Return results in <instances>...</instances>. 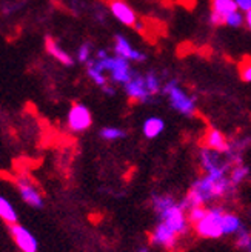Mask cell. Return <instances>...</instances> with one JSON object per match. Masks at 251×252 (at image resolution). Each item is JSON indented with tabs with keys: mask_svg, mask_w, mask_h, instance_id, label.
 <instances>
[{
	"mask_svg": "<svg viewBox=\"0 0 251 252\" xmlns=\"http://www.w3.org/2000/svg\"><path fill=\"white\" fill-rule=\"evenodd\" d=\"M94 62L105 74L107 72L109 74L111 82L122 85V86L127 85L131 80L133 74L136 72L130 65V60L119 57V56H108L105 49H99Z\"/></svg>",
	"mask_w": 251,
	"mask_h": 252,
	"instance_id": "1",
	"label": "cell"
},
{
	"mask_svg": "<svg viewBox=\"0 0 251 252\" xmlns=\"http://www.w3.org/2000/svg\"><path fill=\"white\" fill-rule=\"evenodd\" d=\"M162 93L167 94L168 102L174 111H178L179 114L191 117L196 114V98L188 94L183 88L180 86L178 79H171L168 80L164 88H162Z\"/></svg>",
	"mask_w": 251,
	"mask_h": 252,
	"instance_id": "2",
	"label": "cell"
},
{
	"mask_svg": "<svg viewBox=\"0 0 251 252\" xmlns=\"http://www.w3.org/2000/svg\"><path fill=\"white\" fill-rule=\"evenodd\" d=\"M222 208H211L207 211V216L194 224L196 234L202 238H220L223 234L222 228V216H223Z\"/></svg>",
	"mask_w": 251,
	"mask_h": 252,
	"instance_id": "3",
	"label": "cell"
},
{
	"mask_svg": "<svg viewBox=\"0 0 251 252\" xmlns=\"http://www.w3.org/2000/svg\"><path fill=\"white\" fill-rule=\"evenodd\" d=\"M200 163L205 172L215 180L227 177V172L230 169V161H222L220 154L210 148H204L200 151Z\"/></svg>",
	"mask_w": 251,
	"mask_h": 252,
	"instance_id": "4",
	"label": "cell"
},
{
	"mask_svg": "<svg viewBox=\"0 0 251 252\" xmlns=\"http://www.w3.org/2000/svg\"><path fill=\"white\" fill-rule=\"evenodd\" d=\"M157 217L160 219V221H165L178 235H185L190 229V220H188V216L185 214V209L179 203L173 205Z\"/></svg>",
	"mask_w": 251,
	"mask_h": 252,
	"instance_id": "5",
	"label": "cell"
},
{
	"mask_svg": "<svg viewBox=\"0 0 251 252\" xmlns=\"http://www.w3.org/2000/svg\"><path fill=\"white\" fill-rule=\"evenodd\" d=\"M67 123L72 132H83L90 129L93 125V114L90 108L85 106L83 103H74L70 108Z\"/></svg>",
	"mask_w": 251,
	"mask_h": 252,
	"instance_id": "6",
	"label": "cell"
},
{
	"mask_svg": "<svg viewBox=\"0 0 251 252\" xmlns=\"http://www.w3.org/2000/svg\"><path fill=\"white\" fill-rule=\"evenodd\" d=\"M109 12L116 20H119L125 27H131L136 30H141L142 25L137 22L136 11L123 0H111L109 2Z\"/></svg>",
	"mask_w": 251,
	"mask_h": 252,
	"instance_id": "7",
	"label": "cell"
},
{
	"mask_svg": "<svg viewBox=\"0 0 251 252\" xmlns=\"http://www.w3.org/2000/svg\"><path fill=\"white\" fill-rule=\"evenodd\" d=\"M123 90H125V94H127L131 100H137V102H149V100L153 98L151 93L148 91V86H146V82H145V75H142L141 72H134L131 80L123 85Z\"/></svg>",
	"mask_w": 251,
	"mask_h": 252,
	"instance_id": "8",
	"label": "cell"
},
{
	"mask_svg": "<svg viewBox=\"0 0 251 252\" xmlns=\"http://www.w3.org/2000/svg\"><path fill=\"white\" fill-rule=\"evenodd\" d=\"M9 234L12 238H14L17 248L22 252H37L39 251V242H37V238L25 228V226H20L17 223L9 224Z\"/></svg>",
	"mask_w": 251,
	"mask_h": 252,
	"instance_id": "9",
	"label": "cell"
},
{
	"mask_svg": "<svg viewBox=\"0 0 251 252\" xmlns=\"http://www.w3.org/2000/svg\"><path fill=\"white\" fill-rule=\"evenodd\" d=\"M234 0H211V12H210V23L213 27H222L225 25V20L231 14L237 11Z\"/></svg>",
	"mask_w": 251,
	"mask_h": 252,
	"instance_id": "10",
	"label": "cell"
},
{
	"mask_svg": "<svg viewBox=\"0 0 251 252\" xmlns=\"http://www.w3.org/2000/svg\"><path fill=\"white\" fill-rule=\"evenodd\" d=\"M16 185H17L20 197H22V200L25 201V203L30 205L31 208H37V209L43 208V198H42L40 192L37 191V188L31 183V180L28 177L22 175V177L17 179Z\"/></svg>",
	"mask_w": 251,
	"mask_h": 252,
	"instance_id": "11",
	"label": "cell"
},
{
	"mask_svg": "<svg viewBox=\"0 0 251 252\" xmlns=\"http://www.w3.org/2000/svg\"><path fill=\"white\" fill-rule=\"evenodd\" d=\"M114 54L119 57H123L130 62H136L141 63L146 60V54H143L139 49H136L125 35L122 34H116L114 37Z\"/></svg>",
	"mask_w": 251,
	"mask_h": 252,
	"instance_id": "12",
	"label": "cell"
},
{
	"mask_svg": "<svg viewBox=\"0 0 251 252\" xmlns=\"http://www.w3.org/2000/svg\"><path fill=\"white\" fill-rule=\"evenodd\" d=\"M178 234H176L165 221H159L154 232L151 234V242L157 246H162L165 249H173L178 243Z\"/></svg>",
	"mask_w": 251,
	"mask_h": 252,
	"instance_id": "13",
	"label": "cell"
},
{
	"mask_svg": "<svg viewBox=\"0 0 251 252\" xmlns=\"http://www.w3.org/2000/svg\"><path fill=\"white\" fill-rule=\"evenodd\" d=\"M205 146L219 154H227L230 151V142L227 140V137L215 128L208 129V132L205 134Z\"/></svg>",
	"mask_w": 251,
	"mask_h": 252,
	"instance_id": "14",
	"label": "cell"
},
{
	"mask_svg": "<svg viewBox=\"0 0 251 252\" xmlns=\"http://www.w3.org/2000/svg\"><path fill=\"white\" fill-rule=\"evenodd\" d=\"M45 48H46V53L51 56V57H54L57 62H60L62 65H65V66H72L74 65L72 57L65 51L64 48L59 46V43L53 39V37L46 35V39H45Z\"/></svg>",
	"mask_w": 251,
	"mask_h": 252,
	"instance_id": "15",
	"label": "cell"
},
{
	"mask_svg": "<svg viewBox=\"0 0 251 252\" xmlns=\"http://www.w3.org/2000/svg\"><path fill=\"white\" fill-rule=\"evenodd\" d=\"M165 129V122L164 119L160 117H148L143 125H142V132L146 138H149V140H153V138H157L162 132H164Z\"/></svg>",
	"mask_w": 251,
	"mask_h": 252,
	"instance_id": "16",
	"label": "cell"
},
{
	"mask_svg": "<svg viewBox=\"0 0 251 252\" xmlns=\"http://www.w3.org/2000/svg\"><path fill=\"white\" fill-rule=\"evenodd\" d=\"M244 226L242 220L236 216L233 212H223L222 216V228H223V234L225 235H236L241 231V228Z\"/></svg>",
	"mask_w": 251,
	"mask_h": 252,
	"instance_id": "17",
	"label": "cell"
},
{
	"mask_svg": "<svg viewBox=\"0 0 251 252\" xmlns=\"http://www.w3.org/2000/svg\"><path fill=\"white\" fill-rule=\"evenodd\" d=\"M86 72H88V75H90V79H91L97 86L104 88L105 85H108V79H107L105 72L96 65V62H94V60H90V62L86 63Z\"/></svg>",
	"mask_w": 251,
	"mask_h": 252,
	"instance_id": "18",
	"label": "cell"
},
{
	"mask_svg": "<svg viewBox=\"0 0 251 252\" xmlns=\"http://www.w3.org/2000/svg\"><path fill=\"white\" fill-rule=\"evenodd\" d=\"M0 217H2L5 221H8L9 224L17 223V212H16L14 206H12L2 195H0Z\"/></svg>",
	"mask_w": 251,
	"mask_h": 252,
	"instance_id": "19",
	"label": "cell"
},
{
	"mask_svg": "<svg viewBox=\"0 0 251 252\" xmlns=\"http://www.w3.org/2000/svg\"><path fill=\"white\" fill-rule=\"evenodd\" d=\"M176 203H178V201H176L171 195H153V208L157 216H160L162 212L167 211L168 208H171Z\"/></svg>",
	"mask_w": 251,
	"mask_h": 252,
	"instance_id": "20",
	"label": "cell"
},
{
	"mask_svg": "<svg viewBox=\"0 0 251 252\" xmlns=\"http://www.w3.org/2000/svg\"><path fill=\"white\" fill-rule=\"evenodd\" d=\"M99 135L107 142H114V140H120V138L127 137V132L122 128H116V126H105V128L100 129Z\"/></svg>",
	"mask_w": 251,
	"mask_h": 252,
	"instance_id": "21",
	"label": "cell"
},
{
	"mask_svg": "<svg viewBox=\"0 0 251 252\" xmlns=\"http://www.w3.org/2000/svg\"><path fill=\"white\" fill-rule=\"evenodd\" d=\"M236 246L245 252H251V234L245 226H242L241 231L236 234Z\"/></svg>",
	"mask_w": 251,
	"mask_h": 252,
	"instance_id": "22",
	"label": "cell"
},
{
	"mask_svg": "<svg viewBox=\"0 0 251 252\" xmlns=\"http://www.w3.org/2000/svg\"><path fill=\"white\" fill-rule=\"evenodd\" d=\"M145 82H146V86H148V91L151 93L153 97L157 95L162 91V88H164V86H162L159 75L156 72H153V71H149V72L145 74Z\"/></svg>",
	"mask_w": 251,
	"mask_h": 252,
	"instance_id": "23",
	"label": "cell"
},
{
	"mask_svg": "<svg viewBox=\"0 0 251 252\" xmlns=\"http://www.w3.org/2000/svg\"><path fill=\"white\" fill-rule=\"evenodd\" d=\"M250 175V169L245 166V165H236L233 169H231V172H230V180H231V183L234 185V186H237L239 183H242L247 177Z\"/></svg>",
	"mask_w": 251,
	"mask_h": 252,
	"instance_id": "24",
	"label": "cell"
},
{
	"mask_svg": "<svg viewBox=\"0 0 251 252\" xmlns=\"http://www.w3.org/2000/svg\"><path fill=\"white\" fill-rule=\"evenodd\" d=\"M244 23H245V14H242L241 9L231 12L227 17V20H225V25H228L230 28H241Z\"/></svg>",
	"mask_w": 251,
	"mask_h": 252,
	"instance_id": "25",
	"label": "cell"
},
{
	"mask_svg": "<svg viewBox=\"0 0 251 252\" xmlns=\"http://www.w3.org/2000/svg\"><path fill=\"white\" fill-rule=\"evenodd\" d=\"M207 211L208 209H205L204 206H193L191 209H188V220L196 224L207 216Z\"/></svg>",
	"mask_w": 251,
	"mask_h": 252,
	"instance_id": "26",
	"label": "cell"
},
{
	"mask_svg": "<svg viewBox=\"0 0 251 252\" xmlns=\"http://www.w3.org/2000/svg\"><path fill=\"white\" fill-rule=\"evenodd\" d=\"M91 49H93V45L88 43V42H85V43H82L79 46L77 59H79L80 63H88V62L91 60Z\"/></svg>",
	"mask_w": 251,
	"mask_h": 252,
	"instance_id": "27",
	"label": "cell"
},
{
	"mask_svg": "<svg viewBox=\"0 0 251 252\" xmlns=\"http://www.w3.org/2000/svg\"><path fill=\"white\" fill-rule=\"evenodd\" d=\"M239 72H241V77L244 82H251V60L242 63L239 68Z\"/></svg>",
	"mask_w": 251,
	"mask_h": 252,
	"instance_id": "28",
	"label": "cell"
},
{
	"mask_svg": "<svg viewBox=\"0 0 251 252\" xmlns=\"http://www.w3.org/2000/svg\"><path fill=\"white\" fill-rule=\"evenodd\" d=\"M234 2L242 12H247L251 9V0H234Z\"/></svg>",
	"mask_w": 251,
	"mask_h": 252,
	"instance_id": "29",
	"label": "cell"
},
{
	"mask_svg": "<svg viewBox=\"0 0 251 252\" xmlns=\"http://www.w3.org/2000/svg\"><path fill=\"white\" fill-rule=\"evenodd\" d=\"M245 27L251 31V9L245 12Z\"/></svg>",
	"mask_w": 251,
	"mask_h": 252,
	"instance_id": "30",
	"label": "cell"
},
{
	"mask_svg": "<svg viewBox=\"0 0 251 252\" xmlns=\"http://www.w3.org/2000/svg\"><path fill=\"white\" fill-rule=\"evenodd\" d=\"M102 91L105 93V94H108V95H114V88H112V86H109V85H105L104 88H102Z\"/></svg>",
	"mask_w": 251,
	"mask_h": 252,
	"instance_id": "31",
	"label": "cell"
},
{
	"mask_svg": "<svg viewBox=\"0 0 251 252\" xmlns=\"http://www.w3.org/2000/svg\"><path fill=\"white\" fill-rule=\"evenodd\" d=\"M137 252H149V249H148V248H143V246H142V248H139V249H137Z\"/></svg>",
	"mask_w": 251,
	"mask_h": 252,
	"instance_id": "32",
	"label": "cell"
}]
</instances>
